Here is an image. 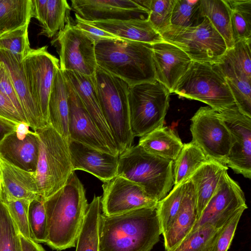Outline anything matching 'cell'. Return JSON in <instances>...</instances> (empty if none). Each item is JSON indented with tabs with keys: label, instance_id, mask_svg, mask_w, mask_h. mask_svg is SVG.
<instances>
[{
	"label": "cell",
	"instance_id": "obj_1",
	"mask_svg": "<svg viewBox=\"0 0 251 251\" xmlns=\"http://www.w3.org/2000/svg\"><path fill=\"white\" fill-rule=\"evenodd\" d=\"M161 234L157 203L118 215L101 213L99 251H151Z\"/></svg>",
	"mask_w": 251,
	"mask_h": 251
},
{
	"label": "cell",
	"instance_id": "obj_2",
	"mask_svg": "<svg viewBox=\"0 0 251 251\" xmlns=\"http://www.w3.org/2000/svg\"><path fill=\"white\" fill-rule=\"evenodd\" d=\"M83 185L73 172L65 184L45 199L47 244L58 251L75 247L88 204Z\"/></svg>",
	"mask_w": 251,
	"mask_h": 251
},
{
	"label": "cell",
	"instance_id": "obj_3",
	"mask_svg": "<svg viewBox=\"0 0 251 251\" xmlns=\"http://www.w3.org/2000/svg\"><path fill=\"white\" fill-rule=\"evenodd\" d=\"M97 66L129 86L156 80L152 44L122 39L96 42Z\"/></svg>",
	"mask_w": 251,
	"mask_h": 251
},
{
	"label": "cell",
	"instance_id": "obj_4",
	"mask_svg": "<svg viewBox=\"0 0 251 251\" xmlns=\"http://www.w3.org/2000/svg\"><path fill=\"white\" fill-rule=\"evenodd\" d=\"M173 163V161L147 152L137 145L119 155L117 176L137 184L159 201L174 185Z\"/></svg>",
	"mask_w": 251,
	"mask_h": 251
},
{
	"label": "cell",
	"instance_id": "obj_5",
	"mask_svg": "<svg viewBox=\"0 0 251 251\" xmlns=\"http://www.w3.org/2000/svg\"><path fill=\"white\" fill-rule=\"evenodd\" d=\"M40 141L35 172L39 196L44 200L61 189L74 171L67 141L50 126L35 130Z\"/></svg>",
	"mask_w": 251,
	"mask_h": 251
},
{
	"label": "cell",
	"instance_id": "obj_6",
	"mask_svg": "<svg viewBox=\"0 0 251 251\" xmlns=\"http://www.w3.org/2000/svg\"><path fill=\"white\" fill-rule=\"evenodd\" d=\"M103 116L113 133L120 154L132 147L128 100L129 86L98 66L94 75Z\"/></svg>",
	"mask_w": 251,
	"mask_h": 251
},
{
	"label": "cell",
	"instance_id": "obj_7",
	"mask_svg": "<svg viewBox=\"0 0 251 251\" xmlns=\"http://www.w3.org/2000/svg\"><path fill=\"white\" fill-rule=\"evenodd\" d=\"M174 93L204 102L218 112L235 104L226 79L215 63L193 62Z\"/></svg>",
	"mask_w": 251,
	"mask_h": 251
},
{
	"label": "cell",
	"instance_id": "obj_8",
	"mask_svg": "<svg viewBox=\"0 0 251 251\" xmlns=\"http://www.w3.org/2000/svg\"><path fill=\"white\" fill-rule=\"evenodd\" d=\"M170 94L167 88L157 80L129 86V120L134 137H141L163 126Z\"/></svg>",
	"mask_w": 251,
	"mask_h": 251
},
{
	"label": "cell",
	"instance_id": "obj_9",
	"mask_svg": "<svg viewBox=\"0 0 251 251\" xmlns=\"http://www.w3.org/2000/svg\"><path fill=\"white\" fill-rule=\"evenodd\" d=\"M204 18L198 25H171L160 34L163 41L180 49L193 62L215 63L225 54L227 48L224 39L211 22Z\"/></svg>",
	"mask_w": 251,
	"mask_h": 251
},
{
	"label": "cell",
	"instance_id": "obj_10",
	"mask_svg": "<svg viewBox=\"0 0 251 251\" xmlns=\"http://www.w3.org/2000/svg\"><path fill=\"white\" fill-rule=\"evenodd\" d=\"M191 122L192 142L208 160L226 165L232 139L219 113L209 106L201 107L191 118Z\"/></svg>",
	"mask_w": 251,
	"mask_h": 251
},
{
	"label": "cell",
	"instance_id": "obj_11",
	"mask_svg": "<svg viewBox=\"0 0 251 251\" xmlns=\"http://www.w3.org/2000/svg\"><path fill=\"white\" fill-rule=\"evenodd\" d=\"M51 44L57 48L60 69L94 75L98 67L96 41L69 20Z\"/></svg>",
	"mask_w": 251,
	"mask_h": 251
},
{
	"label": "cell",
	"instance_id": "obj_12",
	"mask_svg": "<svg viewBox=\"0 0 251 251\" xmlns=\"http://www.w3.org/2000/svg\"><path fill=\"white\" fill-rule=\"evenodd\" d=\"M48 47L32 49L22 64L31 96L47 123L49 100L59 60L48 51Z\"/></svg>",
	"mask_w": 251,
	"mask_h": 251
},
{
	"label": "cell",
	"instance_id": "obj_13",
	"mask_svg": "<svg viewBox=\"0 0 251 251\" xmlns=\"http://www.w3.org/2000/svg\"><path fill=\"white\" fill-rule=\"evenodd\" d=\"M247 208L244 193L226 171L215 192L189 234L206 225L220 228L239 211Z\"/></svg>",
	"mask_w": 251,
	"mask_h": 251
},
{
	"label": "cell",
	"instance_id": "obj_14",
	"mask_svg": "<svg viewBox=\"0 0 251 251\" xmlns=\"http://www.w3.org/2000/svg\"><path fill=\"white\" fill-rule=\"evenodd\" d=\"M71 8L92 22L148 18L150 0H71Z\"/></svg>",
	"mask_w": 251,
	"mask_h": 251
},
{
	"label": "cell",
	"instance_id": "obj_15",
	"mask_svg": "<svg viewBox=\"0 0 251 251\" xmlns=\"http://www.w3.org/2000/svg\"><path fill=\"white\" fill-rule=\"evenodd\" d=\"M228 128L232 146L226 166L235 173L251 176V118L243 114L236 104L219 112Z\"/></svg>",
	"mask_w": 251,
	"mask_h": 251
},
{
	"label": "cell",
	"instance_id": "obj_16",
	"mask_svg": "<svg viewBox=\"0 0 251 251\" xmlns=\"http://www.w3.org/2000/svg\"><path fill=\"white\" fill-rule=\"evenodd\" d=\"M102 188L101 212L107 216L153 206L158 202L139 185L121 176L104 182Z\"/></svg>",
	"mask_w": 251,
	"mask_h": 251
},
{
	"label": "cell",
	"instance_id": "obj_17",
	"mask_svg": "<svg viewBox=\"0 0 251 251\" xmlns=\"http://www.w3.org/2000/svg\"><path fill=\"white\" fill-rule=\"evenodd\" d=\"M66 81L69 107V140H72L115 155L79 98L68 82L66 80Z\"/></svg>",
	"mask_w": 251,
	"mask_h": 251
},
{
	"label": "cell",
	"instance_id": "obj_18",
	"mask_svg": "<svg viewBox=\"0 0 251 251\" xmlns=\"http://www.w3.org/2000/svg\"><path fill=\"white\" fill-rule=\"evenodd\" d=\"M21 124L18 130L0 143V155L12 165L26 171L34 172L38 160L40 141L35 131Z\"/></svg>",
	"mask_w": 251,
	"mask_h": 251
},
{
	"label": "cell",
	"instance_id": "obj_19",
	"mask_svg": "<svg viewBox=\"0 0 251 251\" xmlns=\"http://www.w3.org/2000/svg\"><path fill=\"white\" fill-rule=\"evenodd\" d=\"M152 47L156 80L170 94L174 93L193 61L180 49L164 41L152 44Z\"/></svg>",
	"mask_w": 251,
	"mask_h": 251
},
{
	"label": "cell",
	"instance_id": "obj_20",
	"mask_svg": "<svg viewBox=\"0 0 251 251\" xmlns=\"http://www.w3.org/2000/svg\"><path fill=\"white\" fill-rule=\"evenodd\" d=\"M62 72L102 134L108 146L115 155L119 156L120 152L113 133L100 107L94 75H86L73 71Z\"/></svg>",
	"mask_w": 251,
	"mask_h": 251
},
{
	"label": "cell",
	"instance_id": "obj_21",
	"mask_svg": "<svg viewBox=\"0 0 251 251\" xmlns=\"http://www.w3.org/2000/svg\"><path fill=\"white\" fill-rule=\"evenodd\" d=\"M68 143L73 171H85L103 182L117 176L119 155L100 151L72 140Z\"/></svg>",
	"mask_w": 251,
	"mask_h": 251
},
{
	"label": "cell",
	"instance_id": "obj_22",
	"mask_svg": "<svg viewBox=\"0 0 251 251\" xmlns=\"http://www.w3.org/2000/svg\"><path fill=\"white\" fill-rule=\"evenodd\" d=\"M40 198L35 172L18 168L0 155L1 201L6 203L22 199L32 201Z\"/></svg>",
	"mask_w": 251,
	"mask_h": 251
},
{
	"label": "cell",
	"instance_id": "obj_23",
	"mask_svg": "<svg viewBox=\"0 0 251 251\" xmlns=\"http://www.w3.org/2000/svg\"><path fill=\"white\" fill-rule=\"evenodd\" d=\"M0 58L11 78L28 126L35 130L47 126L40 108L30 93L22 62L11 53L4 50H0Z\"/></svg>",
	"mask_w": 251,
	"mask_h": 251
},
{
	"label": "cell",
	"instance_id": "obj_24",
	"mask_svg": "<svg viewBox=\"0 0 251 251\" xmlns=\"http://www.w3.org/2000/svg\"><path fill=\"white\" fill-rule=\"evenodd\" d=\"M89 22L119 39L151 44L163 41L148 19Z\"/></svg>",
	"mask_w": 251,
	"mask_h": 251
},
{
	"label": "cell",
	"instance_id": "obj_25",
	"mask_svg": "<svg viewBox=\"0 0 251 251\" xmlns=\"http://www.w3.org/2000/svg\"><path fill=\"white\" fill-rule=\"evenodd\" d=\"M197 220L196 192L189 179L180 208L172 225L163 234L166 251L173 250L189 234Z\"/></svg>",
	"mask_w": 251,
	"mask_h": 251
},
{
	"label": "cell",
	"instance_id": "obj_26",
	"mask_svg": "<svg viewBox=\"0 0 251 251\" xmlns=\"http://www.w3.org/2000/svg\"><path fill=\"white\" fill-rule=\"evenodd\" d=\"M69 107L66 80L60 68L54 75L49 100L48 125L60 134L67 142Z\"/></svg>",
	"mask_w": 251,
	"mask_h": 251
},
{
	"label": "cell",
	"instance_id": "obj_27",
	"mask_svg": "<svg viewBox=\"0 0 251 251\" xmlns=\"http://www.w3.org/2000/svg\"><path fill=\"white\" fill-rule=\"evenodd\" d=\"M215 64L225 77L239 110L251 118V76L225 54Z\"/></svg>",
	"mask_w": 251,
	"mask_h": 251
},
{
	"label": "cell",
	"instance_id": "obj_28",
	"mask_svg": "<svg viewBox=\"0 0 251 251\" xmlns=\"http://www.w3.org/2000/svg\"><path fill=\"white\" fill-rule=\"evenodd\" d=\"M32 17L40 23L41 34L51 38L62 30L71 7L66 0H31Z\"/></svg>",
	"mask_w": 251,
	"mask_h": 251
},
{
	"label": "cell",
	"instance_id": "obj_29",
	"mask_svg": "<svg viewBox=\"0 0 251 251\" xmlns=\"http://www.w3.org/2000/svg\"><path fill=\"white\" fill-rule=\"evenodd\" d=\"M227 170V166L209 160L189 178L196 192L197 220L215 192L223 174Z\"/></svg>",
	"mask_w": 251,
	"mask_h": 251
},
{
	"label": "cell",
	"instance_id": "obj_30",
	"mask_svg": "<svg viewBox=\"0 0 251 251\" xmlns=\"http://www.w3.org/2000/svg\"><path fill=\"white\" fill-rule=\"evenodd\" d=\"M138 145L149 153L173 161L183 146L177 133L164 126L140 137Z\"/></svg>",
	"mask_w": 251,
	"mask_h": 251
},
{
	"label": "cell",
	"instance_id": "obj_31",
	"mask_svg": "<svg viewBox=\"0 0 251 251\" xmlns=\"http://www.w3.org/2000/svg\"><path fill=\"white\" fill-rule=\"evenodd\" d=\"M101 214V196L94 195L88 204L76 240L75 251H99V223Z\"/></svg>",
	"mask_w": 251,
	"mask_h": 251
},
{
	"label": "cell",
	"instance_id": "obj_32",
	"mask_svg": "<svg viewBox=\"0 0 251 251\" xmlns=\"http://www.w3.org/2000/svg\"><path fill=\"white\" fill-rule=\"evenodd\" d=\"M31 8V0H0V35L29 25Z\"/></svg>",
	"mask_w": 251,
	"mask_h": 251
},
{
	"label": "cell",
	"instance_id": "obj_33",
	"mask_svg": "<svg viewBox=\"0 0 251 251\" xmlns=\"http://www.w3.org/2000/svg\"><path fill=\"white\" fill-rule=\"evenodd\" d=\"M201 16L206 17L224 39L227 49L234 45L229 11L225 0H200Z\"/></svg>",
	"mask_w": 251,
	"mask_h": 251
},
{
	"label": "cell",
	"instance_id": "obj_34",
	"mask_svg": "<svg viewBox=\"0 0 251 251\" xmlns=\"http://www.w3.org/2000/svg\"><path fill=\"white\" fill-rule=\"evenodd\" d=\"M209 161L202 151L192 141L183 144L173 163L174 185L189 179L203 164Z\"/></svg>",
	"mask_w": 251,
	"mask_h": 251
},
{
	"label": "cell",
	"instance_id": "obj_35",
	"mask_svg": "<svg viewBox=\"0 0 251 251\" xmlns=\"http://www.w3.org/2000/svg\"><path fill=\"white\" fill-rule=\"evenodd\" d=\"M228 6L234 44L251 40V0H225Z\"/></svg>",
	"mask_w": 251,
	"mask_h": 251
},
{
	"label": "cell",
	"instance_id": "obj_36",
	"mask_svg": "<svg viewBox=\"0 0 251 251\" xmlns=\"http://www.w3.org/2000/svg\"><path fill=\"white\" fill-rule=\"evenodd\" d=\"M189 179L174 186L168 195L158 201L157 210L163 235L174 222L183 202Z\"/></svg>",
	"mask_w": 251,
	"mask_h": 251
},
{
	"label": "cell",
	"instance_id": "obj_37",
	"mask_svg": "<svg viewBox=\"0 0 251 251\" xmlns=\"http://www.w3.org/2000/svg\"><path fill=\"white\" fill-rule=\"evenodd\" d=\"M28 25L5 32L0 35V50L11 53L20 62L29 54Z\"/></svg>",
	"mask_w": 251,
	"mask_h": 251
},
{
	"label": "cell",
	"instance_id": "obj_38",
	"mask_svg": "<svg viewBox=\"0 0 251 251\" xmlns=\"http://www.w3.org/2000/svg\"><path fill=\"white\" fill-rule=\"evenodd\" d=\"M204 18L201 15L200 0H175L171 25L182 27L195 26L201 24Z\"/></svg>",
	"mask_w": 251,
	"mask_h": 251
},
{
	"label": "cell",
	"instance_id": "obj_39",
	"mask_svg": "<svg viewBox=\"0 0 251 251\" xmlns=\"http://www.w3.org/2000/svg\"><path fill=\"white\" fill-rule=\"evenodd\" d=\"M0 251H22L17 226L0 200Z\"/></svg>",
	"mask_w": 251,
	"mask_h": 251
},
{
	"label": "cell",
	"instance_id": "obj_40",
	"mask_svg": "<svg viewBox=\"0 0 251 251\" xmlns=\"http://www.w3.org/2000/svg\"><path fill=\"white\" fill-rule=\"evenodd\" d=\"M42 198L30 201L28 221L31 237L37 243H46L48 238L47 217Z\"/></svg>",
	"mask_w": 251,
	"mask_h": 251
},
{
	"label": "cell",
	"instance_id": "obj_41",
	"mask_svg": "<svg viewBox=\"0 0 251 251\" xmlns=\"http://www.w3.org/2000/svg\"><path fill=\"white\" fill-rule=\"evenodd\" d=\"M220 228L211 225L202 226L188 234L171 251H208Z\"/></svg>",
	"mask_w": 251,
	"mask_h": 251
},
{
	"label": "cell",
	"instance_id": "obj_42",
	"mask_svg": "<svg viewBox=\"0 0 251 251\" xmlns=\"http://www.w3.org/2000/svg\"><path fill=\"white\" fill-rule=\"evenodd\" d=\"M175 0H150L148 20L160 34L171 25Z\"/></svg>",
	"mask_w": 251,
	"mask_h": 251
},
{
	"label": "cell",
	"instance_id": "obj_43",
	"mask_svg": "<svg viewBox=\"0 0 251 251\" xmlns=\"http://www.w3.org/2000/svg\"><path fill=\"white\" fill-rule=\"evenodd\" d=\"M245 210L239 211L220 228L208 251H227Z\"/></svg>",
	"mask_w": 251,
	"mask_h": 251
},
{
	"label": "cell",
	"instance_id": "obj_44",
	"mask_svg": "<svg viewBox=\"0 0 251 251\" xmlns=\"http://www.w3.org/2000/svg\"><path fill=\"white\" fill-rule=\"evenodd\" d=\"M30 201L22 199L4 204L17 226L20 234L27 239L32 240L28 221V212Z\"/></svg>",
	"mask_w": 251,
	"mask_h": 251
},
{
	"label": "cell",
	"instance_id": "obj_45",
	"mask_svg": "<svg viewBox=\"0 0 251 251\" xmlns=\"http://www.w3.org/2000/svg\"><path fill=\"white\" fill-rule=\"evenodd\" d=\"M0 93L13 104L20 115L26 120L18 97L3 62L0 69Z\"/></svg>",
	"mask_w": 251,
	"mask_h": 251
},
{
	"label": "cell",
	"instance_id": "obj_46",
	"mask_svg": "<svg viewBox=\"0 0 251 251\" xmlns=\"http://www.w3.org/2000/svg\"><path fill=\"white\" fill-rule=\"evenodd\" d=\"M75 25L96 42L104 39H119L112 34L101 30L93 25L89 22L82 19L76 13H75Z\"/></svg>",
	"mask_w": 251,
	"mask_h": 251
},
{
	"label": "cell",
	"instance_id": "obj_47",
	"mask_svg": "<svg viewBox=\"0 0 251 251\" xmlns=\"http://www.w3.org/2000/svg\"><path fill=\"white\" fill-rule=\"evenodd\" d=\"M0 116L19 124L27 125L13 104L0 93Z\"/></svg>",
	"mask_w": 251,
	"mask_h": 251
},
{
	"label": "cell",
	"instance_id": "obj_48",
	"mask_svg": "<svg viewBox=\"0 0 251 251\" xmlns=\"http://www.w3.org/2000/svg\"><path fill=\"white\" fill-rule=\"evenodd\" d=\"M20 124L0 116V143L8 135L17 131Z\"/></svg>",
	"mask_w": 251,
	"mask_h": 251
},
{
	"label": "cell",
	"instance_id": "obj_49",
	"mask_svg": "<svg viewBox=\"0 0 251 251\" xmlns=\"http://www.w3.org/2000/svg\"><path fill=\"white\" fill-rule=\"evenodd\" d=\"M22 251H46L38 243L28 239L20 234Z\"/></svg>",
	"mask_w": 251,
	"mask_h": 251
},
{
	"label": "cell",
	"instance_id": "obj_50",
	"mask_svg": "<svg viewBox=\"0 0 251 251\" xmlns=\"http://www.w3.org/2000/svg\"><path fill=\"white\" fill-rule=\"evenodd\" d=\"M2 66V62L0 58V69H1Z\"/></svg>",
	"mask_w": 251,
	"mask_h": 251
}]
</instances>
